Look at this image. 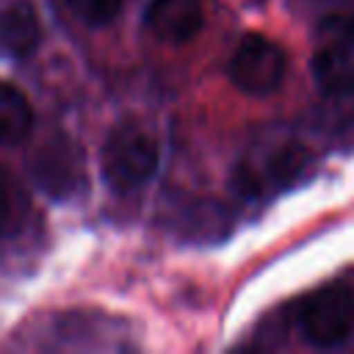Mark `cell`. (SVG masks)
<instances>
[{"label": "cell", "instance_id": "1", "mask_svg": "<svg viewBox=\"0 0 354 354\" xmlns=\"http://www.w3.org/2000/svg\"><path fill=\"white\" fill-rule=\"evenodd\" d=\"M310 163L313 155L301 141L266 136L243 152L235 169V188L243 196H274L293 188L310 171Z\"/></svg>", "mask_w": 354, "mask_h": 354}, {"label": "cell", "instance_id": "2", "mask_svg": "<svg viewBox=\"0 0 354 354\" xmlns=\"http://www.w3.org/2000/svg\"><path fill=\"white\" fill-rule=\"evenodd\" d=\"M158 163V141L133 122L113 127L100 152V171L116 194L144 188L155 177Z\"/></svg>", "mask_w": 354, "mask_h": 354}, {"label": "cell", "instance_id": "3", "mask_svg": "<svg viewBox=\"0 0 354 354\" xmlns=\"http://www.w3.org/2000/svg\"><path fill=\"white\" fill-rule=\"evenodd\" d=\"M299 329L315 348H340L354 337V288L329 285L304 299Z\"/></svg>", "mask_w": 354, "mask_h": 354}, {"label": "cell", "instance_id": "4", "mask_svg": "<svg viewBox=\"0 0 354 354\" xmlns=\"http://www.w3.org/2000/svg\"><path fill=\"white\" fill-rule=\"evenodd\" d=\"M227 69L235 88H241L243 94L266 97L282 86L288 75V55L274 39L263 33H246L238 41Z\"/></svg>", "mask_w": 354, "mask_h": 354}, {"label": "cell", "instance_id": "5", "mask_svg": "<svg viewBox=\"0 0 354 354\" xmlns=\"http://www.w3.org/2000/svg\"><path fill=\"white\" fill-rule=\"evenodd\" d=\"M324 44L313 53V80L326 94L354 91V19H329Z\"/></svg>", "mask_w": 354, "mask_h": 354}, {"label": "cell", "instance_id": "6", "mask_svg": "<svg viewBox=\"0 0 354 354\" xmlns=\"http://www.w3.org/2000/svg\"><path fill=\"white\" fill-rule=\"evenodd\" d=\"M144 25L160 41L185 44L205 25L202 0H149L144 11Z\"/></svg>", "mask_w": 354, "mask_h": 354}, {"label": "cell", "instance_id": "7", "mask_svg": "<svg viewBox=\"0 0 354 354\" xmlns=\"http://www.w3.org/2000/svg\"><path fill=\"white\" fill-rule=\"evenodd\" d=\"M41 41V22L30 0H0V58L22 61Z\"/></svg>", "mask_w": 354, "mask_h": 354}, {"label": "cell", "instance_id": "8", "mask_svg": "<svg viewBox=\"0 0 354 354\" xmlns=\"http://www.w3.org/2000/svg\"><path fill=\"white\" fill-rule=\"evenodd\" d=\"M33 174H36L39 188L47 191L50 196H55V199L72 196L83 180L80 155L69 141H55L36 155Z\"/></svg>", "mask_w": 354, "mask_h": 354}, {"label": "cell", "instance_id": "9", "mask_svg": "<svg viewBox=\"0 0 354 354\" xmlns=\"http://www.w3.org/2000/svg\"><path fill=\"white\" fill-rule=\"evenodd\" d=\"M33 130V108L11 83H0V147H14Z\"/></svg>", "mask_w": 354, "mask_h": 354}, {"label": "cell", "instance_id": "10", "mask_svg": "<svg viewBox=\"0 0 354 354\" xmlns=\"http://www.w3.org/2000/svg\"><path fill=\"white\" fill-rule=\"evenodd\" d=\"M66 3L91 28L111 25L122 11V0H66Z\"/></svg>", "mask_w": 354, "mask_h": 354}, {"label": "cell", "instance_id": "11", "mask_svg": "<svg viewBox=\"0 0 354 354\" xmlns=\"http://www.w3.org/2000/svg\"><path fill=\"white\" fill-rule=\"evenodd\" d=\"M14 210H17V191L14 183L8 180L6 171H0V235L8 230V224L14 221Z\"/></svg>", "mask_w": 354, "mask_h": 354}]
</instances>
